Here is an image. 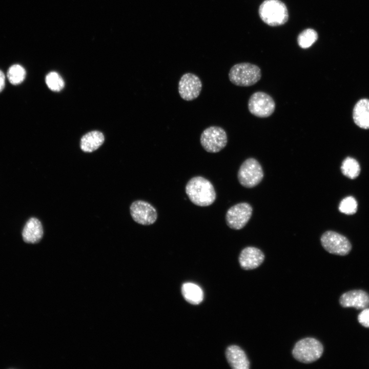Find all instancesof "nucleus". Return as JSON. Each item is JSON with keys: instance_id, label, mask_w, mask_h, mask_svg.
I'll return each instance as SVG.
<instances>
[{"instance_id": "obj_5", "label": "nucleus", "mask_w": 369, "mask_h": 369, "mask_svg": "<svg viewBox=\"0 0 369 369\" xmlns=\"http://www.w3.org/2000/svg\"><path fill=\"white\" fill-rule=\"evenodd\" d=\"M239 183L248 188L258 184L263 177V171L260 163L254 158H249L241 165L238 171Z\"/></svg>"}, {"instance_id": "obj_8", "label": "nucleus", "mask_w": 369, "mask_h": 369, "mask_svg": "<svg viewBox=\"0 0 369 369\" xmlns=\"http://www.w3.org/2000/svg\"><path fill=\"white\" fill-rule=\"evenodd\" d=\"M323 248L330 253L344 256L352 249V245L348 239L343 235L334 231L324 232L320 238Z\"/></svg>"}, {"instance_id": "obj_19", "label": "nucleus", "mask_w": 369, "mask_h": 369, "mask_svg": "<svg viewBox=\"0 0 369 369\" xmlns=\"http://www.w3.org/2000/svg\"><path fill=\"white\" fill-rule=\"evenodd\" d=\"M340 169L342 173L351 179L357 178L361 170L358 161L351 157H347L343 160Z\"/></svg>"}, {"instance_id": "obj_6", "label": "nucleus", "mask_w": 369, "mask_h": 369, "mask_svg": "<svg viewBox=\"0 0 369 369\" xmlns=\"http://www.w3.org/2000/svg\"><path fill=\"white\" fill-rule=\"evenodd\" d=\"M200 141L207 152L217 153L226 146L228 137L225 131L221 127L211 126L202 132Z\"/></svg>"}, {"instance_id": "obj_25", "label": "nucleus", "mask_w": 369, "mask_h": 369, "mask_svg": "<svg viewBox=\"0 0 369 369\" xmlns=\"http://www.w3.org/2000/svg\"><path fill=\"white\" fill-rule=\"evenodd\" d=\"M5 77L3 72L0 70V92L5 87Z\"/></svg>"}, {"instance_id": "obj_3", "label": "nucleus", "mask_w": 369, "mask_h": 369, "mask_svg": "<svg viewBox=\"0 0 369 369\" xmlns=\"http://www.w3.org/2000/svg\"><path fill=\"white\" fill-rule=\"evenodd\" d=\"M261 77L260 68L249 63H238L233 66L229 73L230 81L241 87H249L257 83Z\"/></svg>"}, {"instance_id": "obj_7", "label": "nucleus", "mask_w": 369, "mask_h": 369, "mask_svg": "<svg viewBox=\"0 0 369 369\" xmlns=\"http://www.w3.org/2000/svg\"><path fill=\"white\" fill-rule=\"evenodd\" d=\"M248 105L250 112L260 118L269 117L275 109V102L273 98L262 91L254 93L250 96Z\"/></svg>"}, {"instance_id": "obj_18", "label": "nucleus", "mask_w": 369, "mask_h": 369, "mask_svg": "<svg viewBox=\"0 0 369 369\" xmlns=\"http://www.w3.org/2000/svg\"><path fill=\"white\" fill-rule=\"evenodd\" d=\"M181 293L184 298L192 304H199L203 298L202 289L194 283H183L181 286Z\"/></svg>"}, {"instance_id": "obj_15", "label": "nucleus", "mask_w": 369, "mask_h": 369, "mask_svg": "<svg viewBox=\"0 0 369 369\" xmlns=\"http://www.w3.org/2000/svg\"><path fill=\"white\" fill-rule=\"evenodd\" d=\"M228 363L234 369H249L250 362L245 352L238 346L230 345L225 351Z\"/></svg>"}, {"instance_id": "obj_24", "label": "nucleus", "mask_w": 369, "mask_h": 369, "mask_svg": "<svg viewBox=\"0 0 369 369\" xmlns=\"http://www.w3.org/2000/svg\"><path fill=\"white\" fill-rule=\"evenodd\" d=\"M358 322L363 326L369 328V308L362 309L358 316Z\"/></svg>"}, {"instance_id": "obj_16", "label": "nucleus", "mask_w": 369, "mask_h": 369, "mask_svg": "<svg viewBox=\"0 0 369 369\" xmlns=\"http://www.w3.org/2000/svg\"><path fill=\"white\" fill-rule=\"evenodd\" d=\"M355 124L363 129H369V99L362 98L355 105L353 110Z\"/></svg>"}, {"instance_id": "obj_20", "label": "nucleus", "mask_w": 369, "mask_h": 369, "mask_svg": "<svg viewBox=\"0 0 369 369\" xmlns=\"http://www.w3.org/2000/svg\"><path fill=\"white\" fill-rule=\"evenodd\" d=\"M318 38V33L314 29L308 28L303 30L298 35L297 43L300 48L307 49L315 43Z\"/></svg>"}, {"instance_id": "obj_10", "label": "nucleus", "mask_w": 369, "mask_h": 369, "mask_svg": "<svg viewBox=\"0 0 369 369\" xmlns=\"http://www.w3.org/2000/svg\"><path fill=\"white\" fill-rule=\"evenodd\" d=\"M130 210L133 219L142 225L152 224L156 221L157 218V213L155 208L144 200L134 201L130 206Z\"/></svg>"}, {"instance_id": "obj_17", "label": "nucleus", "mask_w": 369, "mask_h": 369, "mask_svg": "<svg viewBox=\"0 0 369 369\" xmlns=\"http://www.w3.org/2000/svg\"><path fill=\"white\" fill-rule=\"evenodd\" d=\"M104 140L103 134L99 131L88 132L81 139L80 148L85 152H92L98 149L103 144Z\"/></svg>"}, {"instance_id": "obj_14", "label": "nucleus", "mask_w": 369, "mask_h": 369, "mask_svg": "<svg viewBox=\"0 0 369 369\" xmlns=\"http://www.w3.org/2000/svg\"><path fill=\"white\" fill-rule=\"evenodd\" d=\"M44 234L41 222L35 217L30 218L25 223L22 231L23 240L28 243H38Z\"/></svg>"}, {"instance_id": "obj_2", "label": "nucleus", "mask_w": 369, "mask_h": 369, "mask_svg": "<svg viewBox=\"0 0 369 369\" xmlns=\"http://www.w3.org/2000/svg\"><path fill=\"white\" fill-rule=\"evenodd\" d=\"M258 13L266 25L276 27L285 24L289 18L286 5L280 0H265L260 5Z\"/></svg>"}, {"instance_id": "obj_13", "label": "nucleus", "mask_w": 369, "mask_h": 369, "mask_svg": "<svg viewBox=\"0 0 369 369\" xmlns=\"http://www.w3.org/2000/svg\"><path fill=\"white\" fill-rule=\"evenodd\" d=\"M264 255L259 249L248 247L244 248L239 256L240 266L244 270H253L258 267L263 261Z\"/></svg>"}, {"instance_id": "obj_9", "label": "nucleus", "mask_w": 369, "mask_h": 369, "mask_svg": "<svg viewBox=\"0 0 369 369\" xmlns=\"http://www.w3.org/2000/svg\"><path fill=\"white\" fill-rule=\"evenodd\" d=\"M253 209L247 202H241L231 207L227 212L225 220L229 227L240 230L248 223L252 214Z\"/></svg>"}, {"instance_id": "obj_11", "label": "nucleus", "mask_w": 369, "mask_h": 369, "mask_svg": "<svg viewBox=\"0 0 369 369\" xmlns=\"http://www.w3.org/2000/svg\"><path fill=\"white\" fill-rule=\"evenodd\" d=\"M178 89L179 94L183 99L191 101L199 95L202 89V83L196 75L187 73L181 77Z\"/></svg>"}, {"instance_id": "obj_1", "label": "nucleus", "mask_w": 369, "mask_h": 369, "mask_svg": "<svg viewBox=\"0 0 369 369\" xmlns=\"http://www.w3.org/2000/svg\"><path fill=\"white\" fill-rule=\"evenodd\" d=\"M186 193L190 201L200 207L212 204L216 199V195L212 183L202 176H195L190 179L186 186Z\"/></svg>"}, {"instance_id": "obj_12", "label": "nucleus", "mask_w": 369, "mask_h": 369, "mask_svg": "<svg viewBox=\"0 0 369 369\" xmlns=\"http://www.w3.org/2000/svg\"><path fill=\"white\" fill-rule=\"evenodd\" d=\"M339 302L344 308L362 310L369 306V295L361 290L348 291L341 296Z\"/></svg>"}, {"instance_id": "obj_21", "label": "nucleus", "mask_w": 369, "mask_h": 369, "mask_svg": "<svg viewBox=\"0 0 369 369\" xmlns=\"http://www.w3.org/2000/svg\"><path fill=\"white\" fill-rule=\"evenodd\" d=\"M26 76L25 69L19 65H13L8 70L7 77L13 85L19 84L24 80Z\"/></svg>"}, {"instance_id": "obj_4", "label": "nucleus", "mask_w": 369, "mask_h": 369, "mask_svg": "<svg viewBox=\"0 0 369 369\" xmlns=\"http://www.w3.org/2000/svg\"><path fill=\"white\" fill-rule=\"evenodd\" d=\"M323 352L321 343L315 338L308 337L298 341L292 351L294 358L297 361L310 363L320 358Z\"/></svg>"}, {"instance_id": "obj_22", "label": "nucleus", "mask_w": 369, "mask_h": 369, "mask_svg": "<svg viewBox=\"0 0 369 369\" xmlns=\"http://www.w3.org/2000/svg\"><path fill=\"white\" fill-rule=\"evenodd\" d=\"M46 83L49 88L53 91H59L65 86L62 77L55 72H50L47 75Z\"/></svg>"}, {"instance_id": "obj_23", "label": "nucleus", "mask_w": 369, "mask_h": 369, "mask_svg": "<svg viewBox=\"0 0 369 369\" xmlns=\"http://www.w3.org/2000/svg\"><path fill=\"white\" fill-rule=\"evenodd\" d=\"M357 202L352 196H347L343 198L339 205L340 212L347 215L355 214L357 211Z\"/></svg>"}]
</instances>
